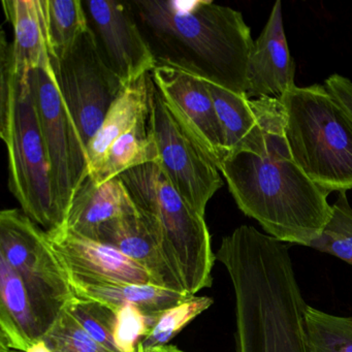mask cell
Returning a JSON list of instances; mask_svg holds the SVG:
<instances>
[{
  "label": "cell",
  "instance_id": "12",
  "mask_svg": "<svg viewBox=\"0 0 352 352\" xmlns=\"http://www.w3.org/2000/svg\"><path fill=\"white\" fill-rule=\"evenodd\" d=\"M47 234L71 282L158 285L144 267L110 245L78 236L65 228Z\"/></svg>",
  "mask_w": 352,
  "mask_h": 352
},
{
  "label": "cell",
  "instance_id": "4",
  "mask_svg": "<svg viewBox=\"0 0 352 352\" xmlns=\"http://www.w3.org/2000/svg\"><path fill=\"white\" fill-rule=\"evenodd\" d=\"M290 153L327 192L352 189V115L324 85L294 86L279 98Z\"/></svg>",
  "mask_w": 352,
  "mask_h": 352
},
{
  "label": "cell",
  "instance_id": "3",
  "mask_svg": "<svg viewBox=\"0 0 352 352\" xmlns=\"http://www.w3.org/2000/svg\"><path fill=\"white\" fill-rule=\"evenodd\" d=\"M119 178L185 292L197 296L211 287L217 258L205 216L185 201L157 162L127 170Z\"/></svg>",
  "mask_w": 352,
  "mask_h": 352
},
{
  "label": "cell",
  "instance_id": "18",
  "mask_svg": "<svg viewBox=\"0 0 352 352\" xmlns=\"http://www.w3.org/2000/svg\"><path fill=\"white\" fill-rule=\"evenodd\" d=\"M153 87L151 74L123 88L102 125L87 145L90 176H94L102 166L111 146L131 131L142 119L149 117Z\"/></svg>",
  "mask_w": 352,
  "mask_h": 352
},
{
  "label": "cell",
  "instance_id": "27",
  "mask_svg": "<svg viewBox=\"0 0 352 352\" xmlns=\"http://www.w3.org/2000/svg\"><path fill=\"white\" fill-rule=\"evenodd\" d=\"M43 340L52 352H117L88 335L67 308Z\"/></svg>",
  "mask_w": 352,
  "mask_h": 352
},
{
  "label": "cell",
  "instance_id": "7",
  "mask_svg": "<svg viewBox=\"0 0 352 352\" xmlns=\"http://www.w3.org/2000/svg\"><path fill=\"white\" fill-rule=\"evenodd\" d=\"M28 81L50 162L53 197L63 228L76 192L90 176L87 145L63 102L52 65L30 72Z\"/></svg>",
  "mask_w": 352,
  "mask_h": 352
},
{
  "label": "cell",
  "instance_id": "2",
  "mask_svg": "<svg viewBox=\"0 0 352 352\" xmlns=\"http://www.w3.org/2000/svg\"><path fill=\"white\" fill-rule=\"evenodd\" d=\"M156 67L247 96L253 42L240 12L209 0H131Z\"/></svg>",
  "mask_w": 352,
  "mask_h": 352
},
{
  "label": "cell",
  "instance_id": "1",
  "mask_svg": "<svg viewBox=\"0 0 352 352\" xmlns=\"http://www.w3.org/2000/svg\"><path fill=\"white\" fill-rule=\"evenodd\" d=\"M257 127L219 170L239 209L267 236L285 244L310 246L331 216L329 193L296 164L285 137L278 98L251 100Z\"/></svg>",
  "mask_w": 352,
  "mask_h": 352
},
{
  "label": "cell",
  "instance_id": "21",
  "mask_svg": "<svg viewBox=\"0 0 352 352\" xmlns=\"http://www.w3.org/2000/svg\"><path fill=\"white\" fill-rule=\"evenodd\" d=\"M207 85L221 124L228 155L240 148L256 129V115L247 96H240L208 82Z\"/></svg>",
  "mask_w": 352,
  "mask_h": 352
},
{
  "label": "cell",
  "instance_id": "9",
  "mask_svg": "<svg viewBox=\"0 0 352 352\" xmlns=\"http://www.w3.org/2000/svg\"><path fill=\"white\" fill-rule=\"evenodd\" d=\"M149 124L157 146V164L185 201L205 216L210 199L223 186L221 173L177 120L154 83Z\"/></svg>",
  "mask_w": 352,
  "mask_h": 352
},
{
  "label": "cell",
  "instance_id": "10",
  "mask_svg": "<svg viewBox=\"0 0 352 352\" xmlns=\"http://www.w3.org/2000/svg\"><path fill=\"white\" fill-rule=\"evenodd\" d=\"M98 48L124 87L150 75L156 61L129 1L84 0Z\"/></svg>",
  "mask_w": 352,
  "mask_h": 352
},
{
  "label": "cell",
  "instance_id": "31",
  "mask_svg": "<svg viewBox=\"0 0 352 352\" xmlns=\"http://www.w3.org/2000/svg\"><path fill=\"white\" fill-rule=\"evenodd\" d=\"M10 352H24V351H10ZM25 352H52L51 351L49 346L47 345L46 342L44 340H40V341L36 342L34 345L30 346V349Z\"/></svg>",
  "mask_w": 352,
  "mask_h": 352
},
{
  "label": "cell",
  "instance_id": "22",
  "mask_svg": "<svg viewBox=\"0 0 352 352\" xmlns=\"http://www.w3.org/2000/svg\"><path fill=\"white\" fill-rule=\"evenodd\" d=\"M47 30L51 58H58L69 50L89 30L82 0H45Z\"/></svg>",
  "mask_w": 352,
  "mask_h": 352
},
{
  "label": "cell",
  "instance_id": "25",
  "mask_svg": "<svg viewBox=\"0 0 352 352\" xmlns=\"http://www.w3.org/2000/svg\"><path fill=\"white\" fill-rule=\"evenodd\" d=\"M213 304L214 300L210 296H189L176 306L170 307L160 313L154 320L149 333L139 344L146 349L166 345L190 321L207 311Z\"/></svg>",
  "mask_w": 352,
  "mask_h": 352
},
{
  "label": "cell",
  "instance_id": "8",
  "mask_svg": "<svg viewBox=\"0 0 352 352\" xmlns=\"http://www.w3.org/2000/svg\"><path fill=\"white\" fill-rule=\"evenodd\" d=\"M63 102L86 145L96 135L123 84L104 60L92 30L58 58H51Z\"/></svg>",
  "mask_w": 352,
  "mask_h": 352
},
{
  "label": "cell",
  "instance_id": "30",
  "mask_svg": "<svg viewBox=\"0 0 352 352\" xmlns=\"http://www.w3.org/2000/svg\"><path fill=\"white\" fill-rule=\"evenodd\" d=\"M138 352H186L184 350L180 349L176 345L173 344H166V345L156 346L152 348H143L141 344L138 345Z\"/></svg>",
  "mask_w": 352,
  "mask_h": 352
},
{
  "label": "cell",
  "instance_id": "17",
  "mask_svg": "<svg viewBox=\"0 0 352 352\" xmlns=\"http://www.w3.org/2000/svg\"><path fill=\"white\" fill-rule=\"evenodd\" d=\"M42 339L23 281L0 257V352H25Z\"/></svg>",
  "mask_w": 352,
  "mask_h": 352
},
{
  "label": "cell",
  "instance_id": "29",
  "mask_svg": "<svg viewBox=\"0 0 352 352\" xmlns=\"http://www.w3.org/2000/svg\"><path fill=\"white\" fill-rule=\"evenodd\" d=\"M324 86L352 115V82L343 76L335 74L325 80Z\"/></svg>",
  "mask_w": 352,
  "mask_h": 352
},
{
  "label": "cell",
  "instance_id": "24",
  "mask_svg": "<svg viewBox=\"0 0 352 352\" xmlns=\"http://www.w3.org/2000/svg\"><path fill=\"white\" fill-rule=\"evenodd\" d=\"M309 247L352 265V208L346 191L339 192L331 205V219Z\"/></svg>",
  "mask_w": 352,
  "mask_h": 352
},
{
  "label": "cell",
  "instance_id": "13",
  "mask_svg": "<svg viewBox=\"0 0 352 352\" xmlns=\"http://www.w3.org/2000/svg\"><path fill=\"white\" fill-rule=\"evenodd\" d=\"M294 73L296 67L284 32L282 3L277 1L251 51L247 98H281L296 86Z\"/></svg>",
  "mask_w": 352,
  "mask_h": 352
},
{
  "label": "cell",
  "instance_id": "6",
  "mask_svg": "<svg viewBox=\"0 0 352 352\" xmlns=\"http://www.w3.org/2000/svg\"><path fill=\"white\" fill-rule=\"evenodd\" d=\"M0 257L23 281L44 338L76 298L69 273L48 234L21 209L3 210Z\"/></svg>",
  "mask_w": 352,
  "mask_h": 352
},
{
  "label": "cell",
  "instance_id": "19",
  "mask_svg": "<svg viewBox=\"0 0 352 352\" xmlns=\"http://www.w3.org/2000/svg\"><path fill=\"white\" fill-rule=\"evenodd\" d=\"M71 283L77 298L96 300L116 311L125 305H133L150 317L158 316L166 309L191 296L150 283Z\"/></svg>",
  "mask_w": 352,
  "mask_h": 352
},
{
  "label": "cell",
  "instance_id": "16",
  "mask_svg": "<svg viewBox=\"0 0 352 352\" xmlns=\"http://www.w3.org/2000/svg\"><path fill=\"white\" fill-rule=\"evenodd\" d=\"M3 6L13 28L16 75L28 83L30 72L51 63L45 0H3Z\"/></svg>",
  "mask_w": 352,
  "mask_h": 352
},
{
  "label": "cell",
  "instance_id": "28",
  "mask_svg": "<svg viewBox=\"0 0 352 352\" xmlns=\"http://www.w3.org/2000/svg\"><path fill=\"white\" fill-rule=\"evenodd\" d=\"M156 317L148 316L133 305L120 307L116 312L113 333L117 350L119 352H138V345L149 333Z\"/></svg>",
  "mask_w": 352,
  "mask_h": 352
},
{
  "label": "cell",
  "instance_id": "5",
  "mask_svg": "<svg viewBox=\"0 0 352 352\" xmlns=\"http://www.w3.org/2000/svg\"><path fill=\"white\" fill-rule=\"evenodd\" d=\"M0 137L7 147L9 188L22 211L47 232L63 228L30 81L17 79L11 100L0 108Z\"/></svg>",
  "mask_w": 352,
  "mask_h": 352
},
{
  "label": "cell",
  "instance_id": "26",
  "mask_svg": "<svg viewBox=\"0 0 352 352\" xmlns=\"http://www.w3.org/2000/svg\"><path fill=\"white\" fill-rule=\"evenodd\" d=\"M67 310L85 329L86 333L91 336L96 342L109 349L119 352L113 338L116 322V310L102 302L84 300L77 296L69 305Z\"/></svg>",
  "mask_w": 352,
  "mask_h": 352
},
{
  "label": "cell",
  "instance_id": "11",
  "mask_svg": "<svg viewBox=\"0 0 352 352\" xmlns=\"http://www.w3.org/2000/svg\"><path fill=\"white\" fill-rule=\"evenodd\" d=\"M151 77L177 120L219 168L228 150L207 82L168 67H156Z\"/></svg>",
  "mask_w": 352,
  "mask_h": 352
},
{
  "label": "cell",
  "instance_id": "23",
  "mask_svg": "<svg viewBox=\"0 0 352 352\" xmlns=\"http://www.w3.org/2000/svg\"><path fill=\"white\" fill-rule=\"evenodd\" d=\"M305 331L309 352H352V316H340L307 305Z\"/></svg>",
  "mask_w": 352,
  "mask_h": 352
},
{
  "label": "cell",
  "instance_id": "20",
  "mask_svg": "<svg viewBox=\"0 0 352 352\" xmlns=\"http://www.w3.org/2000/svg\"><path fill=\"white\" fill-rule=\"evenodd\" d=\"M149 117L142 119L111 146L98 172L90 176L96 183L107 182L127 170L158 162L157 146L150 129Z\"/></svg>",
  "mask_w": 352,
  "mask_h": 352
},
{
  "label": "cell",
  "instance_id": "14",
  "mask_svg": "<svg viewBox=\"0 0 352 352\" xmlns=\"http://www.w3.org/2000/svg\"><path fill=\"white\" fill-rule=\"evenodd\" d=\"M135 210L119 177L98 184L89 176L76 192L63 228L98 241L100 230L107 224Z\"/></svg>",
  "mask_w": 352,
  "mask_h": 352
},
{
  "label": "cell",
  "instance_id": "15",
  "mask_svg": "<svg viewBox=\"0 0 352 352\" xmlns=\"http://www.w3.org/2000/svg\"><path fill=\"white\" fill-rule=\"evenodd\" d=\"M98 242L110 245L133 259L158 285L187 294L138 209L107 224L100 230Z\"/></svg>",
  "mask_w": 352,
  "mask_h": 352
}]
</instances>
